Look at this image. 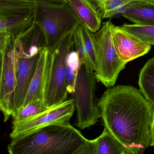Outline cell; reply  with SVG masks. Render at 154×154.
Here are the masks:
<instances>
[{
	"instance_id": "6da1fadb",
	"label": "cell",
	"mask_w": 154,
	"mask_h": 154,
	"mask_svg": "<svg viewBox=\"0 0 154 154\" xmlns=\"http://www.w3.org/2000/svg\"><path fill=\"white\" fill-rule=\"evenodd\" d=\"M99 106L105 128L130 154H144L151 146L154 103L137 89L118 85L105 91Z\"/></svg>"
},
{
	"instance_id": "7a4b0ae2",
	"label": "cell",
	"mask_w": 154,
	"mask_h": 154,
	"mask_svg": "<svg viewBox=\"0 0 154 154\" xmlns=\"http://www.w3.org/2000/svg\"><path fill=\"white\" fill-rule=\"evenodd\" d=\"M71 124H53L12 139L9 154H72L87 142Z\"/></svg>"
},
{
	"instance_id": "3957f363",
	"label": "cell",
	"mask_w": 154,
	"mask_h": 154,
	"mask_svg": "<svg viewBox=\"0 0 154 154\" xmlns=\"http://www.w3.org/2000/svg\"><path fill=\"white\" fill-rule=\"evenodd\" d=\"M18 53L15 112L22 106L30 82L41 54L46 47L45 36L40 27L34 23L27 31L14 39Z\"/></svg>"
},
{
	"instance_id": "277c9868",
	"label": "cell",
	"mask_w": 154,
	"mask_h": 154,
	"mask_svg": "<svg viewBox=\"0 0 154 154\" xmlns=\"http://www.w3.org/2000/svg\"><path fill=\"white\" fill-rule=\"evenodd\" d=\"M34 14L35 23L45 36L46 48L52 52L66 36L81 24L67 2L60 4L36 3Z\"/></svg>"
},
{
	"instance_id": "5b68a950",
	"label": "cell",
	"mask_w": 154,
	"mask_h": 154,
	"mask_svg": "<svg viewBox=\"0 0 154 154\" xmlns=\"http://www.w3.org/2000/svg\"><path fill=\"white\" fill-rule=\"evenodd\" d=\"M111 21L103 23L101 29L93 33L92 39L96 65V79L107 88L115 86L120 72L127 63L118 57L116 51L111 31Z\"/></svg>"
},
{
	"instance_id": "8992f818",
	"label": "cell",
	"mask_w": 154,
	"mask_h": 154,
	"mask_svg": "<svg viewBox=\"0 0 154 154\" xmlns=\"http://www.w3.org/2000/svg\"><path fill=\"white\" fill-rule=\"evenodd\" d=\"M96 79L94 70L90 66H80L72 94L77 112L75 125L80 129L94 125L101 117L99 100L96 96Z\"/></svg>"
},
{
	"instance_id": "52a82bcc",
	"label": "cell",
	"mask_w": 154,
	"mask_h": 154,
	"mask_svg": "<svg viewBox=\"0 0 154 154\" xmlns=\"http://www.w3.org/2000/svg\"><path fill=\"white\" fill-rule=\"evenodd\" d=\"M14 39L11 36L7 47L0 49V109L5 122L12 117L15 112L18 60Z\"/></svg>"
},
{
	"instance_id": "ba28073f",
	"label": "cell",
	"mask_w": 154,
	"mask_h": 154,
	"mask_svg": "<svg viewBox=\"0 0 154 154\" xmlns=\"http://www.w3.org/2000/svg\"><path fill=\"white\" fill-rule=\"evenodd\" d=\"M73 48L72 32L66 36L54 50L49 80L44 104L50 109L67 100L66 65L70 52Z\"/></svg>"
},
{
	"instance_id": "9c48e42d",
	"label": "cell",
	"mask_w": 154,
	"mask_h": 154,
	"mask_svg": "<svg viewBox=\"0 0 154 154\" xmlns=\"http://www.w3.org/2000/svg\"><path fill=\"white\" fill-rule=\"evenodd\" d=\"M73 99L51 108L47 111L12 125L10 134L12 139L32 132L41 128L53 124H70V120L75 111Z\"/></svg>"
},
{
	"instance_id": "30bf717a",
	"label": "cell",
	"mask_w": 154,
	"mask_h": 154,
	"mask_svg": "<svg viewBox=\"0 0 154 154\" xmlns=\"http://www.w3.org/2000/svg\"><path fill=\"white\" fill-rule=\"evenodd\" d=\"M53 60V53L45 48L42 51L36 70L30 82L28 91L21 107L28 104L41 101L44 103L51 69Z\"/></svg>"
},
{
	"instance_id": "8fae6325",
	"label": "cell",
	"mask_w": 154,
	"mask_h": 154,
	"mask_svg": "<svg viewBox=\"0 0 154 154\" xmlns=\"http://www.w3.org/2000/svg\"><path fill=\"white\" fill-rule=\"evenodd\" d=\"M113 42L119 58L128 63L147 54L152 45L146 43L124 29L121 26L111 24Z\"/></svg>"
},
{
	"instance_id": "7c38bea8",
	"label": "cell",
	"mask_w": 154,
	"mask_h": 154,
	"mask_svg": "<svg viewBox=\"0 0 154 154\" xmlns=\"http://www.w3.org/2000/svg\"><path fill=\"white\" fill-rule=\"evenodd\" d=\"M34 11L0 14V32L14 38L24 33L35 23Z\"/></svg>"
},
{
	"instance_id": "4fadbf2b",
	"label": "cell",
	"mask_w": 154,
	"mask_h": 154,
	"mask_svg": "<svg viewBox=\"0 0 154 154\" xmlns=\"http://www.w3.org/2000/svg\"><path fill=\"white\" fill-rule=\"evenodd\" d=\"M92 35L93 32L82 24L72 32L73 48L78 54L80 66L86 64L95 71L96 59Z\"/></svg>"
},
{
	"instance_id": "5bb4252c",
	"label": "cell",
	"mask_w": 154,
	"mask_h": 154,
	"mask_svg": "<svg viewBox=\"0 0 154 154\" xmlns=\"http://www.w3.org/2000/svg\"><path fill=\"white\" fill-rule=\"evenodd\" d=\"M81 24L95 33L101 29L102 18L96 7L90 0H67Z\"/></svg>"
},
{
	"instance_id": "9a60e30c",
	"label": "cell",
	"mask_w": 154,
	"mask_h": 154,
	"mask_svg": "<svg viewBox=\"0 0 154 154\" xmlns=\"http://www.w3.org/2000/svg\"><path fill=\"white\" fill-rule=\"evenodd\" d=\"M121 15L134 24L154 26V3L135 1L127 5Z\"/></svg>"
},
{
	"instance_id": "2e32d148",
	"label": "cell",
	"mask_w": 154,
	"mask_h": 154,
	"mask_svg": "<svg viewBox=\"0 0 154 154\" xmlns=\"http://www.w3.org/2000/svg\"><path fill=\"white\" fill-rule=\"evenodd\" d=\"M96 141V154H131L106 128Z\"/></svg>"
},
{
	"instance_id": "e0dca14e",
	"label": "cell",
	"mask_w": 154,
	"mask_h": 154,
	"mask_svg": "<svg viewBox=\"0 0 154 154\" xmlns=\"http://www.w3.org/2000/svg\"><path fill=\"white\" fill-rule=\"evenodd\" d=\"M102 16V19L122 15L128 4L143 0H90Z\"/></svg>"
},
{
	"instance_id": "ac0fdd59",
	"label": "cell",
	"mask_w": 154,
	"mask_h": 154,
	"mask_svg": "<svg viewBox=\"0 0 154 154\" xmlns=\"http://www.w3.org/2000/svg\"><path fill=\"white\" fill-rule=\"evenodd\" d=\"M138 83L144 96L154 103V57L146 62L140 71Z\"/></svg>"
},
{
	"instance_id": "d6986e66",
	"label": "cell",
	"mask_w": 154,
	"mask_h": 154,
	"mask_svg": "<svg viewBox=\"0 0 154 154\" xmlns=\"http://www.w3.org/2000/svg\"><path fill=\"white\" fill-rule=\"evenodd\" d=\"M80 67L78 54L73 48L68 56L66 65V86L68 92L70 94H72L75 91Z\"/></svg>"
},
{
	"instance_id": "ffe728a7",
	"label": "cell",
	"mask_w": 154,
	"mask_h": 154,
	"mask_svg": "<svg viewBox=\"0 0 154 154\" xmlns=\"http://www.w3.org/2000/svg\"><path fill=\"white\" fill-rule=\"evenodd\" d=\"M49 109L45 106L42 101L32 102L24 107H21L14 113L13 118L12 125L25 119L39 115Z\"/></svg>"
},
{
	"instance_id": "44dd1931",
	"label": "cell",
	"mask_w": 154,
	"mask_h": 154,
	"mask_svg": "<svg viewBox=\"0 0 154 154\" xmlns=\"http://www.w3.org/2000/svg\"><path fill=\"white\" fill-rule=\"evenodd\" d=\"M121 27L142 41L154 45V26L125 23Z\"/></svg>"
},
{
	"instance_id": "7402d4cb",
	"label": "cell",
	"mask_w": 154,
	"mask_h": 154,
	"mask_svg": "<svg viewBox=\"0 0 154 154\" xmlns=\"http://www.w3.org/2000/svg\"><path fill=\"white\" fill-rule=\"evenodd\" d=\"M36 3L23 0H0V14L26 11L35 10Z\"/></svg>"
},
{
	"instance_id": "603a6c76",
	"label": "cell",
	"mask_w": 154,
	"mask_h": 154,
	"mask_svg": "<svg viewBox=\"0 0 154 154\" xmlns=\"http://www.w3.org/2000/svg\"><path fill=\"white\" fill-rule=\"evenodd\" d=\"M72 154H96V141L88 140L85 144Z\"/></svg>"
},
{
	"instance_id": "cb8c5ba5",
	"label": "cell",
	"mask_w": 154,
	"mask_h": 154,
	"mask_svg": "<svg viewBox=\"0 0 154 154\" xmlns=\"http://www.w3.org/2000/svg\"><path fill=\"white\" fill-rule=\"evenodd\" d=\"M35 3H50L60 4L67 2V0H33Z\"/></svg>"
},
{
	"instance_id": "d4e9b609",
	"label": "cell",
	"mask_w": 154,
	"mask_h": 154,
	"mask_svg": "<svg viewBox=\"0 0 154 154\" xmlns=\"http://www.w3.org/2000/svg\"><path fill=\"white\" fill-rule=\"evenodd\" d=\"M151 146L154 147V111L152 127V133H151Z\"/></svg>"
},
{
	"instance_id": "484cf974",
	"label": "cell",
	"mask_w": 154,
	"mask_h": 154,
	"mask_svg": "<svg viewBox=\"0 0 154 154\" xmlns=\"http://www.w3.org/2000/svg\"><path fill=\"white\" fill-rule=\"evenodd\" d=\"M147 1H150V2H152L154 3V0H147Z\"/></svg>"
},
{
	"instance_id": "4316f807",
	"label": "cell",
	"mask_w": 154,
	"mask_h": 154,
	"mask_svg": "<svg viewBox=\"0 0 154 154\" xmlns=\"http://www.w3.org/2000/svg\"><path fill=\"white\" fill-rule=\"evenodd\" d=\"M23 1H31V2H33V0H23Z\"/></svg>"
}]
</instances>
